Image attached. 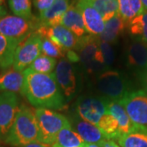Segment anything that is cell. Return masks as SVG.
<instances>
[{
    "instance_id": "cell-1",
    "label": "cell",
    "mask_w": 147,
    "mask_h": 147,
    "mask_svg": "<svg viewBox=\"0 0 147 147\" xmlns=\"http://www.w3.org/2000/svg\"><path fill=\"white\" fill-rule=\"evenodd\" d=\"M25 84L23 96L37 108L62 110L65 98L59 87L55 74H41L30 68L24 71Z\"/></svg>"
},
{
    "instance_id": "cell-2",
    "label": "cell",
    "mask_w": 147,
    "mask_h": 147,
    "mask_svg": "<svg viewBox=\"0 0 147 147\" xmlns=\"http://www.w3.org/2000/svg\"><path fill=\"white\" fill-rule=\"evenodd\" d=\"M39 128L34 110L30 106L21 105L14 123L5 137V142L12 146L21 147L39 142Z\"/></svg>"
},
{
    "instance_id": "cell-3",
    "label": "cell",
    "mask_w": 147,
    "mask_h": 147,
    "mask_svg": "<svg viewBox=\"0 0 147 147\" xmlns=\"http://www.w3.org/2000/svg\"><path fill=\"white\" fill-rule=\"evenodd\" d=\"M100 42L99 36L84 35L79 38L75 47L79 61L88 74H101L108 69L100 53Z\"/></svg>"
},
{
    "instance_id": "cell-4",
    "label": "cell",
    "mask_w": 147,
    "mask_h": 147,
    "mask_svg": "<svg viewBox=\"0 0 147 147\" xmlns=\"http://www.w3.org/2000/svg\"><path fill=\"white\" fill-rule=\"evenodd\" d=\"M34 112L40 133L39 142L52 145L60 131L71 126L65 116L50 109L36 108Z\"/></svg>"
},
{
    "instance_id": "cell-5",
    "label": "cell",
    "mask_w": 147,
    "mask_h": 147,
    "mask_svg": "<svg viewBox=\"0 0 147 147\" xmlns=\"http://www.w3.org/2000/svg\"><path fill=\"white\" fill-rule=\"evenodd\" d=\"M96 87L100 94L109 100H121L130 90V82L119 71L106 70L99 74Z\"/></svg>"
},
{
    "instance_id": "cell-6",
    "label": "cell",
    "mask_w": 147,
    "mask_h": 147,
    "mask_svg": "<svg viewBox=\"0 0 147 147\" xmlns=\"http://www.w3.org/2000/svg\"><path fill=\"white\" fill-rule=\"evenodd\" d=\"M39 26L38 20H28L11 15L0 16V34L19 42L30 36Z\"/></svg>"
},
{
    "instance_id": "cell-7",
    "label": "cell",
    "mask_w": 147,
    "mask_h": 147,
    "mask_svg": "<svg viewBox=\"0 0 147 147\" xmlns=\"http://www.w3.org/2000/svg\"><path fill=\"white\" fill-rule=\"evenodd\" d=\"M134 126L147 129V93L144 90L131 91L119 100Z\"/></svg>"
},
{
    "instance_id": "cell-8",
    "label": "cell",
    "mask_w": 147,
    "mask_h": 147,
    "mask_svg": "<svg viewBox=\"0 0 147 147\" xmlns=\"http://www.w3.org/2000/svg\"><path fill=\"white\" fill-rule=\"evenodd\" d=\"M41 45L42 36L38 32H34L16 48L12 68L17 71H24L41 55Z\"/></svg>"
},
{
    "instance_id": "cell-9",
    "label": "cell",
    "mask_w": 147,
    "mask_h": 147,
    "mask_svg": "<svg viewBox=\"0 0 147 147\" xmlns=\"http://www.w3.org/2000/svg\"><path fill=\"white\" fill-rule=\"evenodd\" d=\"M109 101L103 96H83L77 101L76 110L82 119L97 126L101 118L108 114Z\"/></svg>"
},
{
    "instance_id": "cell-10",
    "label": "cell",
    "mask_w": 147,
    "mask_h": 147,
    "mask_svg": "<svg viewBox=\"0 0 147 147\" xmlns=\"http://www.w3.org/2000/svg\"><path fill=\"white\" fill-rule=\"evenodd\" d=\"M17 95L10 92L0 93V137L7 136L19 110Z\"/></svg>"
},
{
    "instance_id": "cell-11",
    "label": "cell",
    "mask_w": 147,
    "mask_h": 147,
    "mask_svg": "<svg viewBox=\"0 0 147 147\" xmlns=\"http://www.w3.org/2000/svg\"><path fill=\"white\" fill-rule=\"evenodd\" d=\"M55 76L66 100L71 99L77 91V79L72 63L66 57L61 58L55 69Z\"/></svg>"
},
{
    "instance_id": "cell-12",
    "label": "cell",
    "mask_w": 147,
    "mask_h": 147,
    "mask_svg": "<svg viewBox=\"0 0 147 147\" xmlns=\"http://www.w3.org/2000/svg\"><path fill=\"white\" fill-rule=\"evenodd\" d=\"M127 65L140 78L147 72V42L135 39L127 48Z\"/></svg>"
},
{
    "instance_id": "cell-13",
    "label": "cell",
    "mask_w": 147,
    "mask_h": 147,
    "mask_svg": "<svg viewBox=\"0 0 147 147\" xmlns=\"http://www.w3.org/2000/svg\"><path fill=\"white\" fill-rule=\"evenodd\" d=\"M42 37H46L65 51L75 49L79 38L61 25L56 26H39L36 30Z\"/></svg>"
},
{
    "instance_id": "cell-14",
    "label": "cell",
    "mask_w": 147,
    "mask_h": 147,
    "mask_svg": "<svg viewBox=\"0 0 147 147\" xmlns=\"http://www.w3.org/2000/svg\"><path fill=\"white\" fill-rule=\"evenodd\" d=\"M76 7L80 11L87 33L99 36L104 30L105 22L100 13L90 3L89 0H79Z\"/></svg>"
},
{
    "instance_id": "cell-15",
    "label": "cell",
    "mask_w": 147,
    "mask_h": 147,
    "mask_svg": "<svg viewBox=\"0 0 147 147\" xmlns=\"http://www.w3.org/2000/svg\"><path fill=\"white\" fill-rule=\"evenodd\" d=\"M76 132L86 143L100 145L109 138L96 125L84 119H75L74 123Z\"/></svg>"
},
{
    "instance_id": "cell-16",
    "label": "cell",
    "mask_w": 147,
    "mask_h": 147,
    "mask_svg": "<svg viewBox=\"0 0 147 147\" xmlns=\"http://www.w3.org/2000/svg\"><path fill=\"white\" fill-rule=\"evenodd\" d=\"M69 0H55L50 8L39 15V24L42 26L61 25L63 15L69 7Z\"/></svg>"
},
{
    "instance_id": "cell-17",
    "label": "cell",
    "mask_w": 147,
    "mask_h": 147,
    "mask_svg": "<svg viewBox=\"0 0 147 147\" xmlns=\"http://www.w3.org/2000/svg\"><path fill=\"white\" fill-rule=\"evenodd\" d=\"M24 84L25 75L23 71H17L11 68L0 74V91L23 95Z\"/></svg>"
},
{
    "instance_id": "cell-18",
    "label": "cell",
    "mask_w": 147,
    "mask_h": 147,
    "mask_svg": "<svg viewBox=\"0 0 147 147\" xmlns=\"http://www.w3.org/2000/svg\"><path fill=\"white\" fill-rule=\"evenodd\" d=\"M108 113L115 118L119 123V137L129 133L134 129V124L130 119L124 106L120 101L110 100L108 103Z\"/></svg>"
},
{
    "instance_id": "cell-19",
    "label": "cell",
    "mask_w": 147,
    "mask_h": 147,
    "mask_svg": "<svg viewBox=\"0 0 147 147\" xmlns=\"http://www.w3.org/2000/svg\"><path fill=\"white\" fill-rule=\"evenodd\" d=\"M61 25L67 28L77 38H81L87 33L82 14L74 6H69L67 11L64 14Z\"/></svg>"
},
{
    "instance_id": "cell-20",
    "label": "cell",
    "mask_w": 147,
    "mask_h": 147,
    "mask_svg": "<svg viewBox=\"0 0 147 147\" xmlns=\"http://www.w3.org/2000/svg\"><path fill=\"white\" fill-rule=\"evenodd\" d=\"M126 26V23L118 14L113 16L110 20L105 22L104 30L99 35L100 41L113 43L115 42L120 36Z\"/></svg>"
},
{
    "instance_id": "cell-21",
    "label": "cell",
    "mask_w": 147,
    "mask_h": 147,
    "mask_svg": "<svg viewBox=\"0 0 147 147\" xmlns=\"http://www.w3.org/2000/svg\"><path fill=\"white\" fill-rule=\"evenodd\" d=\"M21 42L0 34V67L9 68L13 65L15 53Z\"/></svg>"
},
{
    "instance_id": "cell-22",
    "label": "cell",
    "mask_w": 147,
    "mask_h": 147,
    "mask_svg": "<svg viewBox=\"0 0 147 147\" xmlns=\"http://www.w3.org/2000/svg\"><path fill=\"white\" fill-rule=\"evenodd\" d=\"M116 141L120 147H147V129L135 127L129 133L119 137Z\"/></svg>"
},
{
    "instance_id": "cell-23",
    "label": "cell",
    "mask_w": 147,
    "mask_h": 147,
    "mask_svg": "<svg viewBox=\"0 0 147 147\" xmlns=\"http://www.w3.org/2000/svg\"><path fill=\"white\" fill-rule=\"evenodd\" d=\"M84 143L81 137L69 126L63 128L58 133L51 146L52 147H76L81 146Z\"/></svg>"
},
{
    "instance_id": "cell-24",
    "label": "cell",
    "mask_w": 147,
    "mask_h": 147,
    "mask_svg": "<svg viewBox=\"0 0 147 147\" xmlns=\"http://www.w3.org/2000/svg\"><path fill=\"white\" fill-rule=\"evenodd\" d=\"M119 15L127 24L145 10L141 0H118Z\"/></svg>"
},
{
    "instance_id": "cell-25",
    "label": "cell",
    "mask_w": 147,
    "mask_h": 147,
    "mask_svg": "<svg viewBox=\"0 0 147 147\" xmlns=\"http://www.w3.org/2000/svg\"><path fill=\"white\" fill-rule=\"evenodd\" d=\"M92 5L102 17L104 22L110 20L119 13L118 0H89Z\"/></svg>"
},
{
    "instance_id": "cell-26",
    "label": "cell",
    "mask_w": 147,
    "mask_h": 147,
    "mask_svg": "<svg viewBox=\"0 0 147 147\" xmlns=\"http://www.w3.org/2000/svg\"><path fill=\"white\" fill-rule=\"evenodd\" d=\"M127 26L131 35L137 36L138 39L147 42V9L129 21Z\"/></svg>"
},
{
    "instance_id": "cell-27",
    "label": "cell",
    "mask_w": 147,
    "mask_h": 147,
    "mask_svg": "<svg viewBox=\"0 0 147 147\" xmlns=\"http://www.w3.org/2000/svg\"><path fill=\"white\" fill-rule=\"evenodd\" d=\"M57 66V61L54 58L47 57L46 55H40L33 61L29 68L34 71L41 74H53Z\"/></svg>"
},
{
    "instance_id": "cell-28",
    "label": "cell",
    "mask_w": 147,
    "mask_h": 147,
    "mask_svg": "<svg viewBox=\"0 0 147 147\" xmlns=\"http://www.w3.org/2000/svg\"><path fill=\"white\" fill-rule=\"evenodd\" d=\"M97 127L105 133L109 139L116 140L119 137L118 121L116 120L115 117H113L109 113L101 118V119L97 124Z\"/></svg>"
},
{
    "instance_id": "cell-29",
    "label": "cell",
    "mask_w": 147,
    "mask_h": 147,
    "mask_svg": "<svg viewBox=\"0 0 147 147\" xmlns=\"http://www.w3.org/2000/svg\"><path fill=\"white\" fill-rule=\"evenodd\" d=\"M8 4L15 16L28 20L34 19L31 11V0H8Z\"/></svg>"
},
{
    "instance_id": "cell-30",
    "label": "cell",
    "mask_w": 147,
    "mask_h": 147,
    "mask_svg": "<svg viewBox=\"0 0 147 147\" xmlns=\"http://www.w3.org/2000/svg\"><path fill=\"white\" fill-rule=\"evenodd\" d=\"M41 50L43 55H46L47 57H50L54 59L64 58V57L66 56L65 53L67 52L46 37H42Z\"/></svg>"
},
{
    "instance_id": "cell-31",
    "label": "cell",
    "mask_w": 147,
    "mask_h": 147,
    "mask_svg": "<svg viewBox=\"0 0 147 147\" xmlns=\"http://www.w3.org/2000/svg\"><path fill=\"white\" fill-rule=\"evenodd\" d=\"M100 50L102 58H103V61H104V63L106 65L107 69H109V67H110V65H112V64L115 61L114 49L111 47L110 43L100 41Z\"/></svg>"
},
{
    "instance_id": "cell-32",
    "label": "cell",
    "mask_w": 147,
    "mask_h": 147,
    "mask_svg": "<svg viewBox=\"0 0 147 147\" xmlns=\"http://www.w3.org/2000/svg\"><path fill=\"white\" fill-rule=\"evenodd\" d=\"M54 1L55 0H34V4L37 10L41 14L52 7Z\"/></svg>"
},
{
    "instance_id": "cell-33",
    "label": "cell",
    "mask_w": 147,
    "mask_h": 147,
    "mask_svg": "<svg viewBox=\"0 0 147 147\" xmlns=\"http://www.w3.org/2000/svg\"><path fill=\"white\" fill-rule=\"evenodd\" d=\"M66 58L72 63V62H79V58L78 54L75 51L73 50H69L66 52Z\"/></svg>"
},
{
    "instance_id": "cell-34",
    "label": "cell",
    "mask_w": 147,
    "mask_h": 147,
    "mask_svg": "<svg viewBox=\"0 0 147 147\" xmlns=\"http://www.w3.org/2000/svg\"><path fill=\"white\" fill-rule=\"evenodd\" d=\"M100 147H120L117 143H116L114 140L111 139H108L105 142H103L102 143H100L99 145Z\"/></svg>"
},
{
    "instance_id": "cell-35",
    "label": "cell",
    "mask_w": 147,
    "mask_h": 147,
    "mask_svg": "<svg viewBox=\"0 0 147 147\" xmlns=\"http://www.w3.org/2000/svg\"><path fill=\"white\" fill-rule=\"evenodd\" d=\"M21 147H52L51 145H47V144H44V143H42V142H33V143H30V144H28V145H26V146H23Z\"/></svg>"
},
{
    "instance_id": "cell-36",
    "label": "cell",
    "mask_w": 147,
    "mask_h": 147,
    "mask_svg": "<svg viewBox=\"0 0 147 147\" xmlns=\"http://www.w3.org/2000/svg\"><path fill=\"white\" fill-rule=\"evenodd\" d=\"M141 80H142L143 90L147 93V72L143 75V77L141 79Z\"/></svg>"
},
{
    "instance_id": "cell-37",
    "label": "cell",
    "mask_w": 147,
    "mask_h": 147,
    "mask_svg": "<svg viewBox=\"0 0 147 147\" xmlns=\"http://www.w3.org/2000/svg\"><path fill=\"white\" fill-rule=\"evenodd\" d=\"M84 147H100L96 144H89V143H85Z\"/></svg>"
},
{
    "instance_id": "cell-38",
    "label": "cell",
    "mask_w": 147,
    "mask_h": 147,
    "mask_svg": "<svg viewBox=\"0 0 147 147\" xmlns=\"http://www.w3.org/2000/svg\"><path fill=\"white\" fill-rule=\"evenodd\" d=\"M142 3V4L144 5L145 9H147V0H141Z\"/></svg>"
},
{
    "instance_id": "cell-39",
    "label": "cell",
    "mask_w": 147,
    "mask_h": 147,
    "mask_svg": "<svg viewBox=\"0 0 147 147\" xmlns=\"http://www.w3.org/2000/svg\"><path fill=\"white\" fill-rule=\"evenodd\" d=\"M3 1H4V0H0V5H1V3H3Z\"/></svg>"
},
{
    "instance_id": "cell-40",
    "label": "cell",
    "mask_w": 147,
    "mask_h": 147,
    "mask_svg": "<svg viewBox=\"0 0 147 147\" xmlns=\"http://www.w3.org/2000/svg\"><path fill=\"white\" fill-rule=\"evenodd\" d=\"M85 143H86V142H85ZM85 143H84V144H85ZM84 145H83V146H76V147H84Z\"/></svg>"
}]
</instances>
